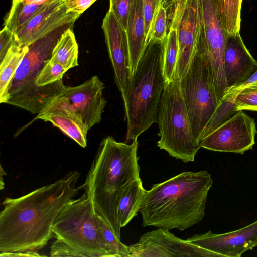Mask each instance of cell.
I'll return each mask as SVG.
<instances>
[{
	"label": "cell",
	"mask_w": 257,
	"mask_h": 257,
	"mask_svg": "<svg viewBox=\"0 0 257 257\" xmlns=\"http://www.w3.org/2000/svg\"><path fill=\"white\" fill-rule=\"evenodd\" d=\"M80 173L70 171L53 183L18 198L6 197L0 212V253L38 251L53 236L54 223L81 190Z\"/></svg>",
	"instance_id": "obj_1"
},
{
	"label": "cell",
	"mask_w": 257,
	"mask_h": 257,
	"mask_svg": "<svg viewBox=\"0 0 257 257\" xmlns=\"http://www.w3.org/2000/svg\"><path fill=\"white\" fill-rule=\"evenodd\" d=\"M212 184L211 175L200 171L183 172L153 184L145 190L140 205L143 226L183 231L199 223Z\"/></svg>",
	"instance_id": "obj_2"
},
{
	"label": "cell",
	"mask_w": 257,
	"mask_h": 257,
	"mask_svg": "<svg viewBox=\"0 0 257 257\" xmlns=\"http://www.w3.org/2000/svg\"><path fill=\"white\" fill-rule=\"evenodd\" d=\"M137 139L131 144L108 136L101 141L96 155L80 187L91 200L95 212L120 239L117 215L119 199L127 187L140 178Z\"/></svg>",
	"instance_id": "obj_3"
},
{
	"label": "cell",
	"mask_w": 257,
	"mask_h": 257,
	"mask_svg": "<svg viewBox=\"0 0 257 257\" xmlns=\"http://www.w3.org/2000/svg\"><path fill=\"white\" fill-rule=\"evenodd\" d=\"M164 41L151 40L146 45L122 99L126 141L137 140L157 122L159 105L165 85Z\"/></svg>",
	"instance_id": "obj_4"
},
{
	"label": "cell",
	"mask_w": 257,
	"mask_h": 257,
	"mask_svg": "<svg viewBox=\"0 0 257 257\" xmlns=\"http://www.w3.org/2000/svg\"><path fill=\"white\" fill-rule=\"evenodd\" d=\"M75 22L64 24L50 31L28 46L12 78L8 90L6 104L38 114L53 100L36 80L63 34L72 28Z\"/></svg>",
	"instance_id": "obj_5"
},
{
	"label": "cell",
	"mask_w": 257,
	"mask_h": 257,
	"mask_svg": "<svg viewBox=\"0 0 257 257\" xmlns=\"http://www.w3.org/2000/svg\"><path fill=\"white\" fill-rule=\"evenodd\" d=\"M157 123L160 136L158 147L185 163L193 162L201 147L194 134L176 74L172 81L165 83Z\"/></svg>",
	"instance_id": "obj_6"
},
{
	"label": "cell",
	"mask_w": 257,
	"mask_h": 257,
	"mask_svg": "<svg viewBox=\"0 0 257 257\" xmlns=\"http://www.w3.org/2000/svg\"><path fill=\"white\" fill-rule=\"evenodd\" d=\"M53 236L79 256L109 257L98 223V214L86 193L61 210L52 227Z\"/></svg>",
	"instance_id": "obj_7"
},
{
	"label": "cell",
	"mask_w": 257,
	"mask_h": 257,
	"mask_svg": "<svg viewBox=\"0 0 257 257\" xmlns=\"http://www.w3.org/2000/svg\"><path fill=\"white\" fill-rule=\"evenodd\" d=\"M179 85L194 134L200 142L220 103L207 49L200 35L195 55L179 80Z\"/></svg>",
	"instance_id": "obj_8"
},
{
	"label": "cell",
	"mask_w": 257,
	"mask_h": 257,
	"mask_svg": "<svg viewBox=\"0 0 257 257\" xmlns=\"http://www.w3.org/2000/svg\"><path fill=\"white\" fill-rule=\"evenodd\" d=\"M201 13L200 36L208 52L214 86L220 102L227 90L223 69V53L228 33L220 21L216 0H199Z\"/></svg>",
	"instance_id": "obj_9"
},
{
	"label": "cell",
	"mask_w": 257,
	"mask_h": 257,
	"mask_svg": "<svg viewBox=\"0 0 257 257\" xmlns=\"http://www.w3.org/2000/svg\"><path fill=\"white\" fill-rule=\"evenodd\" d=\"M104 84L97 75L75 86H66L57 97L89 131L102 120L107 101L103 96Z\"/></svg>",
	"instance_id": "obj_10"
},
{
	"label": "cell",
	"mask_w": 257,
	"mask_h": 257,
	"mask_svg": "<svg viewBox=\"0 0 257 257\" xmlns=\"http://www.w3.org/2000/svg\"><path fill=\"white\" fill-rule=\"evenodd\" d=\"M171 25L177 31L179 53L175 74L180 80L189 67L200 37L201 20L199 0H178Z\"/></svg>",
	"instance_id": "obj_11"
},
{
	"label": "cell",
	"mask_w": 257,
	"mask_h": 257,
	"mask_svg": "<svg viewBox=\"0 0 257 257\" xmlns=\"http://www.w3.org/2000/svg\"><path fill=\"white\" fill-rule=\"evenodd\" d=\"M257 133L254 119L239 111L200 142L213 151L243 154L252 148Z\"/></svg>",
	"instance_id": "obj_12"
},
{
	"label": "cell",
	"mask_w": 257,
	"mask_h": 257,
	"mask_svg": "<svg viewBox=\"0 0 257 257\" xmlns=\"http://www.w3.org/2000/svg\"><path fill=\"white\" fill-rule=\"evenodd\" d=\"M129 251V257H221L161 228L143 234Z\"/></svg>",
	"instance_id": "obj_13"
},
{
	"label": "cell",
	"mask_w": 257,
	"mask_h": 257,
	"mask_svg": "<svg viewBox=\"0 0 257 257\" xmlns=\"http://www.w3.org/2000/svg\"><path fill=\"white\" fill-rule=\"evenodd\" d=\"M102 28L114 71L115 82L123 99L132 77L126 30L109 10L103 18Z\"/></svg>",
	"instance_id": "obj_14"
},
{
	"label": "cell",
	"mask_w": 257,
	"mask_h": 257,
	"mask_svg": "<svg viewBox=\"0 0 257 257\" xmlns=\"http://www.w3.org/2000/svg\"><path fill=\"white\" fill-rule=\"evenodd\" d=\"M221 257H240L257 246V221L238 230L222 234L209 231L187 239Z\"/></svg>",
	"instance_id": "obj_15"
},
{
	"label": "cell",
	"mask_w": 257,
	"mask_h": 257,
	"mask_svg": "<svg viewBox=\"0 0 257 257\" xmlns=\"http://www.w3.org/2000/svg\"><path fill=\"white\" fill-rule=\"evenodd\" d=\"M80 16L69 11L63 0H54L44 5L14 35L21 46H27L56 28L75 22Z\"/></svg>",
	"instance_id": "obj_16"
},
{
	"label": "cell",
	"mask_w": 257,
	"mask_h": 257,
	"mask_svg": "<svg viewBox=\"0 0 257 257\" xmlns=\"http://www.w3.org/2000/svg\"><path fill=\"white\" fill-rule=\"evenodd\" d=\"M223 69L227 90L241 85L257 70V61L247 49L239 32L227 35Z\"/></svg>",
	"instance_id": "obj_17"
},
{
	"label": "cell",
	"mask_w": 257,
	"mask_h": 257,
	"mask_svg": "<svg viewBox=\"0 0 257 257\" xmlns=\"http://www.w3.org/2000/svg\"><path fill=\"white\" fill-rule=\"evenodd\" d=\"M126 32L133 74L146 45L143 0H132Z\"/></svg>",
	"instance_id": "obj_18"
},
{
	"label": "cell",
	"mask_w": 257,
	"mask_h": 257,
	"mask_svg": "<svg viewBox=\"0 0 257 257\" xmlns=\"http://www.w3.org/2000/svg\"><path fill=\"white\" fill-rule=\"evenodd\" d=\"M38 119L50 122L81 147L85 148L87 146V136L88 131L81 122L70 115L58 111H48L36 115L25 128Z\"/></svg>",
	"instance_id": "obj_19"
},
{
	"label": "cell",
	"mask_w": 257,
	"mask_h": 257,
	"mask_svg": "<svg viewBox=\"0 0 257 257\" xmlns=\"http://www.w3.org/2000/svg\"><path fill=\"white\" fill-rule=\"evenodd\" d=\"M145 191L140 178L134 181L121 195L117 206V215L121 228L126 226L139 212Z\"/></svg>",
	"instance_id": "obj_20"
},
{
	"label": "cell",
	"mask_w": 257,
	"mask_h": 257,
	"mask_svg": "<svg viewBox=\"0 0 257 257\" xmlns=\"http://www.w3.org/2000/svg\"><path fill=\"white\" fill-rule=\"evenodd\" d=\"M28 51V46L14 45L0 61V103L6 104L11 81L22 59Z\"/></svg>",
	"instance_id": "obj_21"
},
{
	"label": "cell",
	"mask_w": 257,
	"mask_h": 257,
	"mask_svg": "<svg viewBox=\"0 0 257 257\" xmlns=\"http://www.w3.org/2000/svg\"><path fill=\"white\" fill-rule=\"evenodd\" d=\"M78 46L72 28L65 32L55 46L50 61L67 71L78 65Z\"/></svg>",
	"instance_id": "obj_22"
},
{
	"label": "cell",
	"mask_w": 257,
	"mask_h": 257,
	"mask_svg": "<svg viewBox=\"0 0 257 257\" xmlns=\"http://www.w3.org/2000/svg\"><path fill=\"white\" fill-rule=\"evenodd\" d=\"M44 5L29 4L23 0H13L4 27L14 34L22 29Z\"/></svg>",
	"instance_id": "obj_23"
},
{
	"label": "cell",
	"mask_w": 257,
	"mask_h": 257,
	"mask_svg": "<svg viewBox=\"0 0 257 257\" xmlns=\"http://www.w3.org/2000/svg\"><path fill=\"white\" fill-rule=\"evenodd\" d=\"M242 1L216 0L220 21L228 34H235L240 31Z\"/></svg>",
	"instance_id": "obj_24"
},
{
	"label": "cell",
	"mask_w": 257,
	"mask_h": 257,
	"mask_svg": "<svg viewBox=\"0 0 257 257\" xmlns=\"http://www.w3.org/2000/svg\"><path fill=\"white\" fill-rule=\"evenodd\" d=\"M178 53L177 31L171 25L164 41L163 69L165 83L172 81L175 78Z\"/></svg>",
	"instance_id": "obj_25"
},
{
	"label": "cell",
	"mask_w": 257,
	"mask_h": 257,
	"mask_svg": "<svg viewBox=\"0 0 257 257\" xmlns=\"http://www.w3.org/2000/svg\"><path fill=\"white\" fill-rule=\"evenodd\" d=\"M98 223L109 257H129V246L120 241L105 221L99 215Z\"/></svg>",
	"instance_id": "obj_26"
},
{
	"label": "cell",
	"mask_w": 257,
	"mask_h": 257,
	"mask_svg": "<svg viewBox=\"0 0 257 257\" xmlns=\"http://www.w3.org/2000/svg\"><path fill=\"white\" fill-rule=\"evenodd\" d=\"M235 95L224 97L207 126L202 139L219 127L236 112L234 110ZM201 139V140H202Z\"/></svg>",
	"instance_id": "obj_27"
},
{
	"label": "cell",
	"mask_w": 257,
	"mask_h": 257,
	"mask_svg": "<svg viewBox=\"0 0 257 257\" xmlns=\"http://www.w3.org/2000/svg\"><path fill=\"white\" fill-rule=\"evenodd\" d=\"M234 110L236 112L257 111V80L244 86L236 94Z\"/></svg>",
	"instance_id": "obj_28"
},
{
	"label": "cell",
	"mask_w": 257,
	"mask_h": 257,
	"mask_svg": "<svg viewBox=\"0 0 257 257\" xmlns=\"http://www.w3.org/2000/svg\"><path fill=\"white\" fill-rule=\"evenodd\" d=\"M167 9L162 3L153 18L150 28L147 44L151 40L163 41L165 39L167 35Z\"/></svg>",
	"instance_id": "obj_29"
},
{
	"label": "cell",
	"mask_w": 257,
	"mask_h": 257,
	"mask_svg": "<svg viewBox=\"0 0 257 257\" xmlns=\"http://www.w3.org/2000/svg\"><path fill=\"white\" fill-rule=\"evenodd\" d=\"M132 0H109V9L126 30Z\"/></svg>",
	"instance_id": "obj_30"
},
{
	"label": "cell",
	"mask_w": 257,
	"mask_h": 257,
	"mask_svg": "<svg viewBox=\"0 0 257 257\" xmlns=\"http://www.w3.org/2000/svg\"><path fill=\"white\" fill-rule=\"evenodd\" d=\"M163 0H143V9L145 26L146 44L153 18Z\"/></svg>",
	"instance_id": "obj_31"
},
{
	"label": "cell",
	"mask_w": 257,
	"mask_h": 257,
	"mask_svg": "<svg viewBox=\"0 0 257 257\" xmlns=\"http://www.w3.org/2000/svg\"><path fill=\"white\" fill-rule=\"evenodd\" d=\"M17 43L18 42L14 34L4 27L0 32V61L3 59L9 49Z\"/></svg>",
	"instance_id": "obj_32"
},
{
	"label": "cell",
	"mask_w": 257,
	"mask_h": 257,
	"mask_svg": "<svg viewBox=\"0 0 257 257\" xmlns=\"http://www.w3.org/2000/svg\"><path fill=\"white\" fill-rule=\"evenodd\" d=\"M51 256H79L78 253L63 242L55 239L50 246Z\"/></svg>",
	"instance_id": "obj_33"
},
{
	"label": "cell",
	"mask_w": 257,
	"mask_h": 257,
	"mask_svg": "<svg viewBox=\"0 0 257 257\" xmlns=\"http://www.w3.org/2000/svg\"><path fill=\"white\" fill-rule=\"evenodd\" d=\"M96 0H63L68 10L81 15Z\"/></svg>",
	"instance_id": "obj_34"
},
{
	"label": "cell",
	"mask_w": 257,
	"mask_h": 257,
	"mask_svg": "<svg viewBox=\"0 0 257 257\" xmlns=\"http://www.w3.org/2000/svg\"><path fill=\"white\" fill-rule=\"evenodd\" d=\"M257 80V70H256L241 85L229 89L227 91L224 97H226L231 95H235L240 90H241L244 86L254 82Z\"/></svg>",
	"instance_id": "obj_35"
},
{
	"label": "cell",
	"mask_w": 257,
	"mask_h": 257,
	"mask_svg": "<svg viewBox=\"0 0 257 257\" xmlns=\"http://www.w3.org/2000/svg\"><path fill=\"white\" fill-rule=\"evenodd\" d=\"M41 256L38 251H28L18 253H1L0 256Z\"/></svg>",
	"instance_id": "obj_36"
},
{
	"label": "cell",
	"mask_w": 257,
	"mask_h": 257,
	"mask_svg": "<svg viewBox=\"0 0 257 257\" xmlns=\"http://www.w3.org/2000/svg\"><path fill=\"white\" fill-rule=\"evenodd\" d=\"M25 2L29 4H34L37 5H46L51 3L54 0H23Z\"/></svg>",
	"instance_id": "obj_37"
},
{
	"label": "cell",
	"mask_w": 257,
	"mask_h": 257,
	"mask_svg": "<svg viewBox=\"0 0 257 257\" xmlns=\"http://www.w3.org/2000/svg\"><path fill=\"white\" fill-rule=\"evenodd\" d=\"M177 1L178 0H163V4H169L170 5H171L172 4H175L177 2Z\"/></svg>",
	"instance_id": "obj_38"
}]
</instances>
